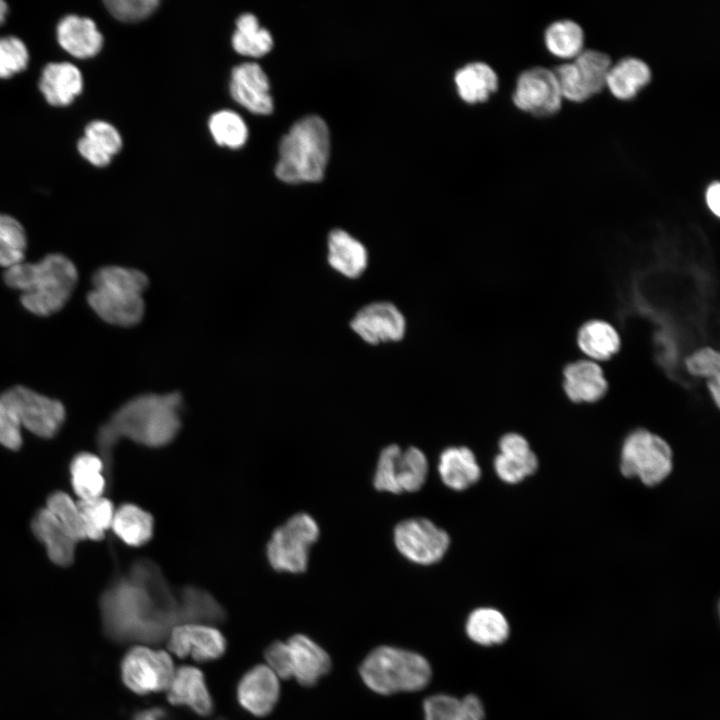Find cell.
I'll list each match as a JSON object with an SVG mask.
<instances>
[{"label":"cell","instance_id":"484cf974","mask_svg":"<svg viewBox=\"0 0 720 720\" xmlns=\"http://www.w3.org/2000/svg\"><path fill=\"white\" fill-rule=\"evenodd\" d=\"M437 468L445 486L455 491L471 487L481 477V468L475 454L465 446L444 449L439 456Z\"/></svg>","mask_w":720,"mask_h":720},{"label":"cell","instance_id":"7dc6e473","mask_svg":"<svg viewBox=\"0 0 720 720\" xmlns=\"http://www.w3.org/2000/svg\"><path fill=\"white\" fill-rule=\"evenodd\" d=\"M705 203L708 209L718 217L720 215V183L717 180L711 181L704 193Z\"/></svg>","mask_w":720,"mask_h":720},{"label":"cell","instance_id":"60d3db41","mask_svg":"<svg viewBox=\"0 0 720 720\" xmlns=\"http://www.w3.org/2000/svg\"><path fill=\"white\" fill-rule=\"evenodd\" d=\"M76 541L86 539L82 517L77 505L67 493L55 491L46 501V507Z\"/></svg>","mask_w":720,"mask_h":720},{"label":"cell","instance_id":"e0dca14e","mask_svg":"<svg viewBox=\"0 0 720 720\" xmlns=\"http://www.w3.org/2000/svg\"><path fill=\"white\" fill-rule=\"evenodd\" d=\"M229 88L232 98L250 112L267 115L273 111L269 79L257 63L235 66Z\"/></svg>","mask_w":720,"mask_h":720},{"label":"cell","instance_id":"ffe728a7","mask_svg":"<svg viewBox=\"0 0 720 720\" xmlns=\"http://www.w3.org/2000/svg\"><path fill=\"white\" fill-rule=\"evenodd\" d=\"M31 529L55 565L67 567L73 563L77 542L49 510L42 508L36 512Z\"/></svg>","mask_w":720,"mask_h":720},{"label":"cell","instance_id":"2e32d148","mask_svg":"<svg viewBox=\"0 0 720 720\" xmlns=\"http://www.w3.org/2000/svg\"><path fill=\"white\" fill-rule=\"evenodd\" d=\"M168 648L181 658L191 655L198 662H206L224 654L226 641L217 629L190 623L172 628Z\"/></svg>","mask_w":720,"mask_h":720},{"label":"cell","instance_id":"ee69618b","mask_svg":"<svg viewBox=\"0 0 720 720\" xmlns=\"http://www.w3.org/2000/svg\"><path fill=\"white\" fill-rule=\"evenodd\" d=\"M110 14L122 22H137L147 18L159 6L157 0H107L104 2Z\"/></svg>","mask_w":720,"mask_h":720},{"label":"cell","instance_id":"bcb514c9","mask_svg":"<svg viewBox=\"0 0 720 720\" xmlns=\"http://www.w3.org/2000/svg\"><path fill=\"white\" fill-rule=\"evenodd\" d=\"M265 658L281 678L289 679L292 677L290 653L287 644L274 641L266 648Z\"/></svg>","mask_w":720,"mask_h":720},{"label":"cell","instance_id":"f907efd6","mask_svg":"<svg viewBox=\"0 0 720 720\" xmlns=\"http://www.w3.org/2000/svg\"><path fill=\"white\" fill-rule=\"evenodd\" d=\"M7 12V4L4 1L0 0V25L4 22Z\"/></svg>","mask_w":720,"mask_h":720},{"label":"cell","instance_id":"52a82bcc","mask_svg":"<svg viewBox=\"0 0 720 720\" xmlns=\"http://www.w3.org/2000/svg\"><path fill=\"white\" fill-rule=\"evenodd\" d=\"M673 451L661 436L647 430L629 433L621 446L619 469L626 478L638 479L647 487L664 482L673 470Z\"/></svg>","mask_w":720,"mask_h":720},{"label":"cell","instance_id":"5bb4252c","mask_svg":"<svg viewBox=\"0 0 720 720\" xmlns=\"http://www.w3.org/2000/svg\"><path fill=\"white\" fill-rule=\"evenodd\" d=\"M352 330L369 344L399 341L406 322L398 308L389 302H374L361 308L350 322Z\"/></svg>","mask_w":720,"mask_h":720},{"label":"cell","instance_id":"7c38bea8","mask_svg":"<svg viewBox=\"0 0 720 720\" xmlns=\"http://www.w3.org/2000/svg\"><path fill=\"white\" fill-rule=\"evenodd\" d=\"M512 100L516 107L535 116H549L558 112L563 97L553 69L536 65L520 72Z\"/></svg>","mask_w":720,"mask_h":720},{"label":"cell","instance_id":"1f68e13d","mask_svg":"<svg viewBox=\"0 0 720 720\" xmlns=\"http://www.w3.org/2000/svg\"><path fill=\"white\" fill-rule=\"evenodd\" d=\"M546 49L554 56L572 60L585 47V32L582 26L570 18L550 22L543 33Z\"/></svg>","mask_w":720,"mask_h":720},{"label":"cell","instance_id":"5b68a950","mask_svg":"<svg viewBox=\"0 0 720 720\" xmlns=\"http://www.w3.org/2000/svg\"><path fill=\"white\" fill-rule=\"evenodd\" d=\"M329 130L315 115L298 120L283 136L275 174L283 182H317L324 176L329 158Z\"/></svg>","mask_w":720,"mask_h":720},{"label":"cell","instance_id":"83f0119b","mask_svg":"<svg viewBox=\"0 0 720 720\" xmlns=\"http://www.w3.org/2000/svg\"><path fill=\"white\" fill-rule=\"evenodd\" d=\"M77 146L80 154L91 164L104 167L120 151L122 138L110 123L95 120L86 126L85 134Z\"/></svg>","mask_w":720,"mask_h":720},{"label":"cell","instance_id":"7bdbcfd3","mask_svg":"<svg viewBox=\"0 0 720 720\" xmlns=\"http://www.w3.org/2000/svg\"><path fill=\"white\" fill-rule=\"evenodd\" d=\"M28 60V50L19 38H0V78H9L21 72L26 68Z\"/></svg>","mask_w":720,"mask_h":720},{"label":"cell","instance_id":"d4e9b609","mask_svg":"<svg viewBox=\"0 0 720 720\" xmlns=\"http://www.w3.org/2000/svg\"><path fill=\"white\" fill-rule=\"evenodd\" d=\"M82 87L80 70L69 62L47 64L39 81L40 91L53 106L70 104L81 93Z\"/></svg>","mask_w":720,"mask_h":720},{"label":"cell","instance_id":"3957f363","mask_svg":"<svg viewBox=\"0 0 720 720\" xmlns=\"http://www.w3.org/2000/svg\"><path fill=\"white\" fill-rule=\"evenodd\" d=\"M77 280L76 266L61 254H49L36 263L22 262L4 273L5 283L21 292L22 305L39 316L62 309Z\"/></svg>","mask_w":720,"mask_h":720},{"label":"cell","instance_id":"7a4b0ae2","mask_svg":"<svg viewBox=\"0 0 720 720\" xmlns=\"http://www.w3.org/2000/svg\"><path fill=\"white\" fill-rule=\"evenodd\" d=\"M183 398L179 392L138 395L119 407L99 428L96 445L108 489L113 485L114 450L126 439L147 448L169 445L182 427Z\"/></svg>","mask_w":720,"mask_h":720},{"label":"cell","instance_id":"8fae6325","mask_svg":"<svg viewBox=\"0 0 720 720\" xmlns=\"http://www.w3.org/2000/svg\"><path fill=\"white\" fill-rule=\"evenodd\" d=\"M174 673L170 656L162 650L133 647L121 661L122 681L140 695L168 689Z\"/></svg>","mask_w":720,"mask_h":720},{"label":"cell","instance_id":"8d00e7d4","mask_svg":"<svg viewBox=\"0 0 720 720\" xmlns=\"http://www.w3.org/2000/svg\"><path fill=\"white\" fill-rule=\"evenodd\" d=\"M579 81L589 98L605 88L611 56L595 48H584L572 59Z\"/></svg>","mask_w":720,"mask_h":720},{"label":"cell","instance_id":"ab89813d","mask_svg":"<svg viewBox=\"0 0 720 720\" xmlns=\"http://www.w3.org/2000/svg\"><path fill=\"white\" fill-rule=\"evenodd\" d=\"M26 247L22 225L12 216L0 214V267L9 269L22 263Z\"/></svg>","mask_w":720,"mask_h":720},{"label":"cell","instance_id":"cb8c5ba5","mask_svg":"<svg viewBox=\"0 0 720 720\" xmlns=\"http://www.w3.org/2000/svg\"><path fill=\"white\" fill-rule=\"evenodd\" d=\"M652 79L649 64L637 56H624L610 66L605 87L619 100L634 98Z\"/></svg>","mask_w":720,"mask_h":720},{"label":"cell","instance_id":"f1b7e54d","mask_svg":"<svg viewBox=\"0 0 720 720\" xmlns=\"http://www.w3.org/2000/svg\"><path fill=\"white\" fill-rule=\"evenodd\" d=\"M71 484L79 500L104 496L108 483L104 464L99 455L82 452L70 464Z\"/></svg>","mask_w":720,"mask_h":720},{"label":"cell","instance_id":"30bf717a","mask_svg":"<svg viewBox=\"0 0 720 720\" xmlns=\"http://www.w3.org/2000/svg\"><path fill=\"white\" fill-rule=\"evenodd\" d=\"M393 540L399 553L418 565L439 562L450 545L448 533L425 518H410L398 523Z\"/></svg>","mask_w":720,"mask_h":720},{"label":"cell","instance_id":"f6af8a7d","mask_svg":"<svg viewBox=\"0 0 720 720\" xmlns=\"http://www.w3.org/2000/svg\"><path fill=\"white\" fill-rule=\"evenodd\" d=\"M686 366L693 375L714 378L719 376V353L709 347L699 349L687 358Z\"/></svg>","mask_w":720,"mask_h":720},{"label":"cell","instance_id":"e575fe53","mask_svg":"<svg viewBox=\"0 0 720 720\" xmlns=\"http://www.w3.org/2000/svg\"><path fill=\"white\" fill-rule=\"evenodd\" d=\"M577 342L582 352L595 360H606L620 348L619 334L602 320L585 323L578 332Z\"/></svg>","mask_w":720,"mask_h":720},{"label":"cell","instance_id":"f546056e","mask_svg":"<svg viewBox=\"0 0 720 720\" xmlns=\"http://www.w3.org/2000/svg\"><path fill=\"white\" fill-rule=\"evenodd\" d=\"M111 529L126 545L139 547L151 540L154 519L138 505L125 503L115 509Z\"/></svg>","mask_w":720,"mask_h":720},{"label":"cell","instance_id":"7402d4cb","mask_svg":"<svg viewBox=\"0 0 720 720\" xmlns=\"http://www.w3.org/2000/svg\"><path fill=\"white\" fill-rule=\"evenodd\" d=\"M167 699L171 704L188 706L201 716H208L213 711V700L203 673L192 666H182L174 673Z\"/></svg>","mask_w":720,"mask_h":720},{"label":"cell","instance_id":"44dd1931","mask_svg":"<svg viewBox=\"0 0 720 720\" xmlns=\"http://www.w3.org/2000/svg\"><path fill=\"white\" fill-rule=\"evenodd\" d=\"M563 388L575 403H593L600 400L608 389L601 367L591 360H579L566 366Z\"/></svg>","mask_w":720,"mask_h":720},{"label":"cell","instance_id":"d6a6232c","mask_svg":"<svg viewBox=\"0 0 720 720\" xmlns=\"http://www.w3.org/2000/svg\"><path fill=\"white\" fill-rule=\"evenodd\" d=\"M455 83L460 97L468 103L488 99L498 87V76L494 69L483 62L470 63L455 74Z\"/></svg>","mask_w":720,"mask_h":720},{"label":"cell","instance_id":"d590c367","mask_svg":"<svg viewBox=\"0 0 720 720\" xmlns=\"http://www.w3.org/2000/svg\"><path fill=\"white\" fill-rule=\"evenodd\" d=\"M232 46L241 55L261 57L271 51L273 38L267 29L260 27L255 15L244 13L236 21Z\"/></svg>","mask_w":720,"mask_h":720},{"label":"cell","instance_id":"4fadbf2b","mask_svg":"<svg viewBox=\"0 0 720 720\" xmlns=\"http://www.w3.org/2000/svg\"><path fill=\"white\" fill-rule=\"evenodd\" d=\"M22 427L41 438L53 437L65 420L61 402L27 387L10 388Z\"/></svg>","mask_w":720,"mask_h":720},{"label":"cell","instance_id":"ac0fdd59","mask_svg":"<svg viewBox=\"0 0 720 720\" xmlns=\"http://www.w3.org/2000/svg\"><path fill=\"white\" fill-rule=\"evenodd\" d=\"M280 687L275 673L265 665L247 671L237 687L240 705L255 716L269 714L276 705Z\"/></svg>","mask_w":720,"mask_h":720},{"label":"cell","instance_id":"74e56055","mask_svg":"<svg viewBox=\"0 0 720 720\" xmlns=\"http://www.w3.org/2000/svg\"><path fill=\"white\" fill-rule=\"evenodd\" d=\"M77 505L82 517L86 539L102 540L106 531L111 529L114 516L113 503L105 496L78 500Z\"/></svg>","mask_w":720,"mask_h":720},{"label":"cell","instance_id":"b9f144b4","mask_svg":"<svg viewBox=\"0 0 720 720\" xmlns=\"http://www.w3.org/2000/svg\"><path fill=\"white\" fill-rule=\"evenodd\" d=\"M22 425L10 389L0 394V444L10 450L22 445Z\"/></svg>","mask_w":720,"mask_h":720},{"label":"cell","instance_id":"4316f807","mask_svg":"<svg viewBox=\"0 0 720 720\" xmlns=\"http://www.w3.org/2000/svg\"><path fill=\"white\" fill-rule=\"evenodd\" d=\"M328 262L347 278H358L368 264L365 246L342 229H334L328 236Z\"/></svg>","mask_w":720,"mask_h":720},{"label":"cell","instance_id":"d6986e66","mask_svg":"<svg viewBox=\"0 0 720 720\" xmlns=\"http://www.w3.org/2000/svg\"><path fill=\"white\" fill-rule=\"evenodd\" d=\"M292 676L302 686H313L331 667L327 652L313 640L296 634L288 640Z\"/></svg>","mask_w":720,"mask_h":720},{"label":"cell","instance_id":"836d02e7","mask_svg":"<svg viewBox=\"0 0 720 720\" xmlns=\"http://www.w3.org/2000/svg\"><path fill=\"white\" fill-rule=\"evenodd\" d=\"M509 623L497 609L482 607L470 613L466 632L474 642L490 646L503 643L509 636Z\"/></svg>","mask_w":720,"mask_h":720},{"label":"cell","instance_id":"9a60e30c","mask_svg":"<svg viewBox=\"0 0 720 720\" xmlns=\"http://www.w3.org/2000/svg\"><path fill=\"white\" fill-rule=\"evenodd\" d=\"M498 447L499 453L494 457L493 467L498 478L504 483L518 484L537 472L538 457L521 434H504Z\"/></svg>","mask_w":720,"mask_h":720},{"label":"cell","instance_id":"c3c4849f","mask_svg":"<svg viewBox=\"0 0 720 720\" xmlns=\"http://www.w3.org/2000/svg\"><path fill=\"white\" fill-rule=\"evenodd\" d=\"M165 712L160 708L143 710L134 715L132 720H162Z\"/></svg>","mask_w":720,"mask_h":720},{"label":"cell","instance_id":"681fc988","mask_svg":"<svg viewBox=\"0 0 720 720\" xmlns=\"http://www.w3.org/2000/svg\"><path fill=\"white\" fill-rule=\"evenodd\" d=\"M719 384V376L709 379L708 388L717 406H719L720 399Z\"/></svg>","mask_w":720,"mask_h":720},{"label":"cell","instance_id":"ba28073f","mask_svg":"<svg viewBox=\"0 0 720 720\" xmlns=\"http://www.w3.org/2000/svg\"><path fill=\"white\" fill-rule=\"evenodd\" d=\"M319 535V526L311 515L294 514L273 531L266 545L269 565L281 573H303L308 567L310 549Z\"/></svg>","mask_w":720,"mask_h":720},{"label":"cell","instance_id":"9c48e42d","mask_svg":"<svg viewBox=\"0 0 720 720\" xmlns=\"http://www.w3.org/2000/svg\"><path fill=\"white\" fill-rule=\"evenodd\" d=\"M428 470L429 463L422 450L390 444L379 454L373 485L378 491L393 494L416 492L424 485Z\"/></svg>","mask_w":720,"mask_h":720},{"label":"cell","instance_id":"f35d334b","mask_svg":"<svg viewBox=\"0 0 720 720\" xmlns=\"http://www.w3.org/2000/svg\"><path fill=\"white\" fill-rule=\"evenodd\" d=\"M210 133L217 144L231 149L242 147L248 139V127L242 117L232 110H221L211 115Z\"/></svg>","mask_w":720,"mask_h":720},{"label":"cell","instance_id":"4dcf8cb0","mask_svg":"<svg viewBox=\"0 0 720 720\" xmlns=\"http://www.w3.org/2000/svg\"><path fill=\"white\" fill-rule=\"evenodd\" d=\"M426 720H484V708L478 697L467 695L462 699L437 694L424 701Z\"/></svg>","mask_w":720,"mask_h":720},{"label":"cell","instance_id":"6da1fadb","mask_svg":"<svg viewBox=\"0 0 720 720\" xmlns=\"http://www.w3.org/2000/svg\"><path fill=\"white\" fill-rule=\"evenodd\" d=\"M99 607L105 634L118 642L156 643L175 624L218 623L226 616L208 591L192 585L173 587L148 558L134 560L116 575L103 591Z\"/></svg>","mask_w":720,"mask_h":720},{"label":"cell","instance_id":"603a6c76","mask_svg":"<svg viewBox=\"0 0 720 720\" xmlns=\"http://www.w3.org/2000/svg\"><path fill=\"white\" fill-rule=\"evenodd\" d=\"M57 39L60 46L76 58L95 56L103 45V36L95 22L77 15H68L58 23Z\"/></svg>","mask_w":720,"mask_h":720},{"label":"cell","instance_id":"8992f818","mask_svg":"<svg viewBox=\"0 0 720 720\" xmlns=\"http://www.w3.org/2000/svg\"><path fill=\"white\" fill-rule=\"evenodd\" d=\"M360 675L368 688L387 695L424 688L430 681L431 668L428 661L415 652L381 646L364 659Z\"/></svg>","mask_w":720,"mask_h":720},{"label":"cell","instance_id":"277c9868","mask_svg":"<svg viewBox=\"0 0 720 720\" xmlns=\"http://www.w3.org/2000/svg\"><path fill=\"white\" fill-rule=\"evenodd\" d=\"M148 277L140 270L122 266H105L92 276L87 301L105 322L130 327L138 324L145 312L143 293Z\"/></svg>","mask_w":720,"mask_h":720}]
</instances>
